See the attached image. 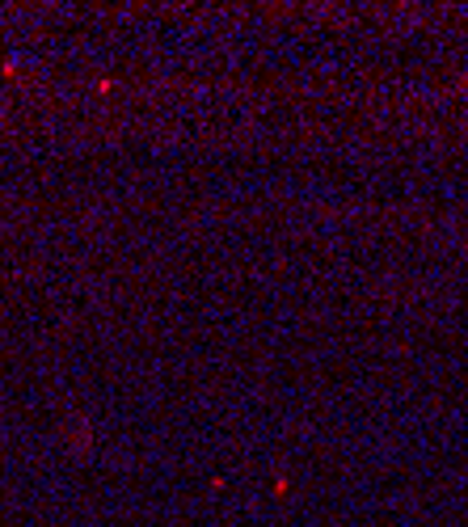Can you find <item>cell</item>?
<instances>
[{
	"mask_svg": "<svg viewBox=\"0 0 468 527\" xmlns=\"http://www.w3.org/2000/svg\"><path fill=\"white\" fill-rule=\"evenodd\" d=\"M464 89H468V76H464Z\"/></svg>",
	"mask_w": 468,
	"mask_h": 527,
	"instance_id": "obj_1",
	"label": "cell"
}]
</instances>
